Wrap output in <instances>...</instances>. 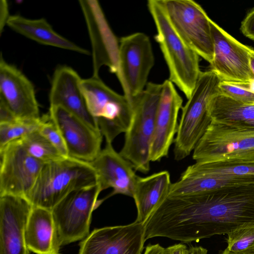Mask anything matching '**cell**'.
Listing matches in <instances>:
<instances>
[{"mask_svg": "<svg viewBox=\"0 0 254 254\" xmlns=\"http://www.w3.org/2000/svg\"><path fill=\"white\" fill-rule=\"evenodd\" d=\"M149 238L183 243L254 226V185L167 197L146 222Z\"/></svg>", "mask_w": 254, "mask_h": 254, "instance_id": "cell-1", "label": "cell"}, {"mask_svg": "<svg viewBox=\"0 0 254 254\" xmlns=\"http://www.w3.org/2000/svg\"><path fill=\"white\" fill-rule=\"evenodd\" d=\"M97 183L96 172L89 162L64 157L44 164L25 198L33 206L52 210L71 191Z\"/></svg>", "mask_w": 254, "mask_h": 254, "instance_id": "cell-2", "label": "cell"}, {"mask_svg": "<svg viewBox=\"0 0 254 254\" xmlns=\"http://www.w3.org/2000/svg\"><path fill=\"white\" fill-rule=\"evenodd\" d=\"M147 6L156 27L155 40L168 67L169 80L175 84L188 99L201 72L199 56L174 29L159 0H149Z\"/></svg>", "mask_w": 254, "mask_h": 254, "instance_id": "cell-3", "label": "cell"}, {"mask_svg": "<svg viewBox=\"0 0 254 254\" xmlns=\"http://www.w3.org/2000/svg\"><path fill=\"white\" fill-rule=\"evenodd\" d=\"M161 90L162 84L149 82L141 92L128 100L131 119L119 153L135 171L142 173L150 170V147Z\"/></svg>", "mask_w": 254, "mask_h": 254, "instance_id": "cell-4", "label": "cell"}, {"mask_svg": "<svg viewBox=\"0 0 254 254\" xmlns=\"http://www.w3.org/2000/svg\"><path fill=\"white\" fill-rule=\"evenodd\" d=\"M221 80L211 69L201 72L190 97L182 108L174 140L176 160H182L190 154L210 124L208 105L212 97L219 92Z\"/></svg>", "mask_w": 254, "mask_h": 254, "instance_id": "cell-5", "label": "cell"}, {"mask_svg": "<svg viewBox=\"0 0 254 254\" xmlns=\"http://www.w3.org/2000/svg\"><path fill=\"white\" fill-rule=\"evenodd\" d=\"M81 88L106 142L112 143L128 128L131 116L129 100L107 86L99 76L82 79Z\"/></svg>", "mask_w": 254, "mask_h": 254, "instance_id": "cell-6", "label": "cell"}, {"mask_svg": "<svg viewBox=\"0 0 254 254\" xmlns=\"http://www.w3.org/2000/svg\"><path fill=\"white\" fill-rule=\"evenodd\" d=\"M99 185L73 190L52 209L61 246L82 240L89 234L93 211L103 201Z\"/></svg>", "mask_w": 254, "mask_h": 254, "instance_id": "cell-7", "label": "cell"}, {"mask_svg": "<svg viewBox=\"0 0 254 254\" xmlns=\"http://www.w3.org/2000/svg\"><path fill=\"white\" fill-rule=\"evenodd\" d=\"M193 151L192 159L198 163L254 160V129L211 121Z\"/></svg>", "mask_w": 254, "mask_h": 254, "instance_id": "cell-8", "label": "cell"}, {"mask_svg": "<svg viewBox=\"0 0 254 254\" xmlns=\"http://www.w3.org/2000/svg\"><path fill=\"white\" fill-rule=\"evenodd\" d=\"M171 24L184 42L210 64L213 58L211 19L192 0H159Z\"/></svg>", "mask_w": 254, "mask_h": 254, "instance_id": "cell-9", "label": "cell"}, {"mask_svg": "<svg viewBox=\"0 0 254 254\" xmlns=\"http://www.w3.org/2000/svg\"><path fill=\"white\" fill-rule=\"evenodd\" d=\"M154 64L151 42L146 34L137 32L120 39L116 75L128 100L144 89Z\"/></svg>", "mask_w": 254, "mask_h": 254, "instance_id": "cell-10", "label": "cell"}, {"mask_svg": "<svg viewBox=\"0 0 254 254\" xmlns=\"http://www.w3.org/2000/svg\"><path fill=\"white\" fill-rule=\"evenodd\" d=\"M0 195L25 197L44 163L24 148L19 139L0 149Z\"/></svg>", "mask_w": 254, "mask_h": 254, "instance_id": "cell-11", "label": "cell"}, {"mask_svg": "<svg viewBox=\"0 0 254 254\" xmlns=\"http://www.w3.org/2000/svg\"><path fill=\"white\" fill-rule=\"evenodd\" d=\"M210 26L214 48L211 69L223 81L254 82L250 65L253 49L237 41L211 19Z\"/></svg>", "mask_w": 254, "mask_h": 254, "instance_id": "cell-12", "label": "cell"}, {"mask_svg": "<svg viewBox=\"0 0 254 254\" xmlns=\"http://www.w3.org/2000/svg\"><path fill=\"white\" fill-rule=\"evenodd\" d=\"M86 23L92 47L93 75L99 77L103 66L112 73L119 71V41L111 30L99 2L79 1Z\"/></svg>", "mask_w": 254, "mask_h": 254, "instance_id": "cell-13", "label": "cell"}, {"mask_svg": "<svg viewBox=\"0 0 254 254\" xmlns=\"http://www.w3.org/2000/svg\"><path fill=\"white\" fill-rule=\"evenodd\" d=\"M145 224L97 228L80 243L78 254H141L145 240Z\"/></svg>", "mask_w": 254, "mask_h": 254, "instance_id": "cell-14", "label": "cell"}, {"mask_svg": "<svg viewBox=\"0 0 254 254\" xmlns=\"http://www.w3.org/2000/svg\"><path fill=\"white\" fill-rule=\"evenodd\" d=\"M49 115L63 137L68 156L90 162L98 156L103 138L100 131L60 106H50Z\"/></svg>", "mask_w": 254, "mask_h": 254, "instance_id": "cell-15", "label": "cell"}, {"mask_svg": "<svg viewBox=\"0 0 254 254\" xmlns=\"http://www.w3.org/2000/svg\"><path fill=\"white\" fill-rule=\"evenodd\" d=\"M183 99L169 79L162 83L156 111L154 133L150 147V161H159L168 156L177 133L179 112Z\"/></svg>", "mask_w": 254, "mask_h": 254, "instance_id": "cell-16", "label": "cell"}, {"mask_svg": "<svg viewBox=\"0 0 254 254\" xmlns=\"http://www.w3.org/2000/svg\"><path fill=\"white\" fill-rule=\"evenodd\" d=\"M32 207L24 197L0 195V254H29L25 231Z\"/></svg>", "mask_w": 254, "mask_h": 254, "instance_id": "cell-17", "label": "cell"}, {"mask_svg": "<svg viewBox=\"0 0 254 254\" xmlns=\"http://www.w3.org/2000/svg\"><path fill=\"white\" fill-rule=\"evenodd\" d=\"M0 98L17 119H36L41 117L34 87L18 68L0 60Z\"/></svg>", "mask_w": 254, "mask_h": 254, "instance_id": "cell-18", "label": "cell"}, {"mask_svg": "<svg viewBox=\"0 0 254 254\" xmlns=\"http://www.w3.org/2000/svg\"><path fill=\"white\" fill-rule=\"evenodd\" d=\"M96 172L101 190L112 188L109 196L121 194L133 196L138 176L131 163L106 142L98 156L89 162Z\"/></svg>", "mask_w": 254, "mask_h": 254, "instance_id": "cell-19", "label": "cell"}, {"mask_svg": "<svg viewBox=\"0 0 254 254\" xmlns=\"http://www.w3.org/2000/svg\"><path fill=\"white\" fill-rule=\"evenodd\" d=\"M81 80L72 68L67 66L57 67L53 74L49 94L50 106L63 108L94 129L100 131L96 119L88 108L81 88Z\"/></svg>", "mask_w": 254, "mask_h": 254, "instance_id": "cell-20", "label": "cell"}, {"mask_svg": "<svg viewBox=\"0 0 254 254\" xmlns=\"http://www.w3.org/2000/svg\"><path fill=\"white\" fill-rule=\"evenodd\" d=\"M25 238L28 250L36 254H60L61 246L51 210L32 206Z\"/></svg>", "mask_w": 254, "mask_h": 254, "instance_id": "cell-21", "label": "cell"}, {"mask_svg": "<svg viewBox=\"0 0 254 254\" xmlns=\"http://www.w3.org/2000/svg\"><path fill=\"white\" fill-rule=\"evenodd\" d=\"M171 185L170 175L167 171L144 178L138 177L132 196L137 209L136 222L146 223L168 196Z\"/></svg>", "mask_w": 254, "mask_h": 254, "instance_id": "cell-22", "label": "cell"}, {"mask_svg": "<svg viewBox=\"0 0 254 254\" xmlns=\"http://www.w3.org/2000/svg\"><path fill=\"white\" fill-rule=\"evenodd\" d=\"M15 32L44 45L89 55L90 52L56 32L45 18L31 19L10 15L6 24Z\"/></svg>", "mask_w": 254, "mask_h": 254, "instance_id": "cell-23", "label": "cell"}, {"mask_svg": "<svg viewBox=\"0 0 254 254\" xmlns=\"http://www.w3.org/2000/svg\"><path fill=\"white\" fill-rule=\"evenodd\" d=\"M208 110L211 121L238 128L254 129V104L237 101L219 92L210 100Z\"/></svg>", "mask_w": 254, "mask_h": 254, "instance_id": "cell-24", "label": "cell"}, {"mask_svg": "<svg viewBox=\"0 0 254 254\" xmlns=\"http://www.w3.org/2000/svg\"><path fill=\"white\" fill-rule=\"evenodd\" d=\"M196 170L207 174L254 178V160H235L198 163L191 165Z\"/></svg>", "mask_w": 254, "mask_h": 254, "instance_id": "cell-25", "label": "cell"}, {"mask_svg": "<svg viewBox=\"0 0 254 254\" xmlns=\"http://www.w3.org/2000/svg\"><path fill=\"white\" fill-rule=\"evenodd\" d=\"M27 152L44 164L64 157L38 130L19 139Z\"/></svg>", "mask_w": 254, "mask_h": 254, "instance_id": "cell-26", "label": "cell"}, {"mask_svg": "<svg viewBox=\"0 0 254 254\" xmlns=\"http://www.w3.org/2000/svg\"><path fill=\"white\" fill-rule=\"evenodd\" d=\"M41 122V117L36 119H16L11 122L0 123V149L38 130Z\"/></svg>", "mask_w": 254, "mask_h": 254, "instance_id": "cell-27", "label": "cell"}, {"mask_svg": "<svg viewBox=\"0 0 254 254\" xmlns=\"http://www.w3.org/2000/svg\"><path fill=\"white\" fill-rule=\"evenodd\" d=\"M254 82H236L221 80L219 92L237 101L254 104Z\"/></svg>", "mask_w": 254, "mask_h": 254, "instance_id": "cell-28", "label": "cell"}, {"mask_svg": "<svg viewBox=\"0 0 254 254\" xmlns=\"http://www.w3.org/2000/svg\"><path fill=\"white\" fill-rule=\"evenodd\" d=\"M38 131L52 144L63 156H68L67 148L63 137L57 126L51 119L49 114L41 117Z\"/></svg>", "mask_w": 254, "mask_h": 254, "instance_id": "cell-29", "label": "cell"}, {"mask_svg": "<svg viewBox=\"0 0 254 254\" xmlns=\"http://www.w3.org/2000/svg\"><path fill=\"white\" fill-rule=\"evenodd\" d=\"M227 249L238 252L254 247V226L240 228L228 234Z\"/></svg>", "mask_w": 254, "mask_h": 254, "instance_id": "cell-30", "label": "cell"}, {"mask_svg": "<svg viewBox=\"0 0 254 254\" xmlns=\"http://www.w3.org/2000/svg\"><path fill=\"white\" fill-rule=\"evenodd\" d=\"M240 29L247 38L254 40V8L246 16L241 23Z\"/></svg>", "mask_w": 254, "mask_h": 254, "instance_id": "cell-31", "label": "cell"}, {"mask_svg": "<svg viewBox=\"0 0 254 254\" xmlns=\"http://www.w3.org/2000/svg\"><path fill=\"white\" fill-rule=\"evenodd\" d=\"M16 119L5 102L0 98V123L11 122Z\"/></svg>", "mask_w": 254, "mask_h": 254, "instance_id": "cell-32", "label": "cell"}, {"mask_svg": "<svg viewBox=\"0 0 254 254\" xmlns=\"http://www.w3.org/2000/svg\"><path fill=\"white\" fill-rule=\"evenodd\" d=\"M10 15L7 2L6 0L0 1V32L2 33L3 28L7 24V21Z\"/></svg>", "mask_w": 254, "mask_h": 254, "instance_id": "cell-33", "label": "cell"}, {"mask_svg": "<svg viewBox=\"0 0 254 254\" xmlns=\"http://www.w3.org/2000/svg\"><path fill=\"white\" fill-rule=\"evenodd\" d=\"M143 254H168L167 248H165L159 244H149L145 249Z\"/></svg>", "mask_w": 254, "mask_h": 254, "instance_id": "cell-34", "label": "cell"}, {"mask_svg": "<svg viewBox=\"0 0 254 254\" xmlns=\"http://www.w3.org/2000/svg\"><path fill=\"white\" fill-rule=\"evenodd\" d=\"M168 254H185L187 246L182 243L176 244L167 248Z\"/></svg>", "mask_w": 254, "mask_h": 254, "instance_id": "cell-35", "label": "cell"}, {"mask_svg": "<svg viewBox=\"0 0 254 254\" xmlns=\"http://www.w3.org/2000/svg\"><path fill=\"white\" fill-rule=\"evenodd\" d=\"M185 254H207V250L201 246H190L187 248Z\"/></svg>", "mask_w": 254, "mask_h": 254, "instance_id": "cell-36", "label": "cell"}, {"mask_svg": "<svg viewBox=\"0 0 254 254\" xmlns=\"http://www.w3.org/2000/svg\"><path fill=\"white\" fill-rule=\"evenodd\" d=\"M220 254H254V247H253L249 249L238 252H232L229 251L226 248Z\"/></svg>", "mask_w": 254, "mask_h": 254, "instance_id": "cell-37", "label": "cell"}, {"mask_svg": "<svg viewBox=\"0 0 254 254\" xmlns=\"http://www.w3.org/2000/svg\"><path fill=\"white\" fill-rule=\"evenodd\" d=\"M250 65L252 71L253 72V74L254 75V50L251 52V56H250Z\"/></svg>", "mask_w": 254, "mask_h": 254, "instance_id": "cell-38", "label": "cell"}]
</instances>
